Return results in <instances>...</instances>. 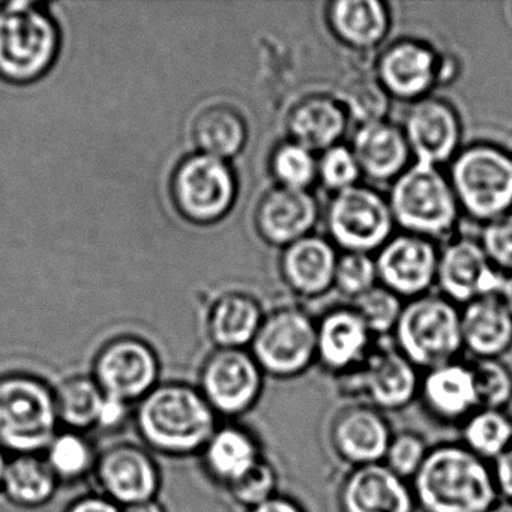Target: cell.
Masks as SVG:
<instances>
[{
    "label": "cell",
    "mask_w": 512,
    "mask_h": 512,
    "mask_svg": "<svg viewBox=\"0 0 512 512\" xmlns=\"http://www.w3.org/2000/svg\"><path fill=\"white\" fill-rule=\"evenodd\" d=\"M410 485L421 512H487L500 499L491 464L461 442L431 446Z\"/></svg>",
    "instance_id": "obj_1"
},
{
    "label": "cell",
    "mask_w": 512,
    "mask_h": 512,
    "mask_svg": "<svg viewBox=\"0 0 512 512\" xmlns=\"http://www.w3.org/2000/svg\"><path fill=\"white\" fill-rule=\"evenodd\" d=\"M211 404L196 386L188 383L157 385L137 409V427L143 439L163 454H202L218 430Z\"/></svg>",
    "instance_id": "obj_2"
},
{
    "label": "cell",
    "mask_w": 512,
    "mask_h": 512,
    "mask_svg": "<svg viewBox=\"0 0 512 512\" xmlns=\"http://www.w3.org/2000/svg\"><path fill=\"white\" fill-rule=\"evenodd\" d=\"M61 52V29L46 5L0 4V79L29 85L46 76Z\"/></svg>",
    "instance_id": "obj_3"
},
{
    "label": "cell",
    "mask_w": 512,
    "mask_h": 512,
    "mask_svg": "<svg viewBox=\"0 0 512 512\" xmlns=\"http://www.w3.org/2000/svg\"><path fill=\"white\" fill-rule=\"evenodd\" d=\"M388 202L395 226L431 241L451 236L460 220L451 181L433 164L415 161L392 182Z\"/></svg>",
    "instance_id": "obj_4"
},
{
    "label": "cell",
    "mask_w": 512,
    "mask_h": 512,
    "mask_svg": "<svg viewBox=\"0 0 512 512\" xmlns=\"http://www.w3.org/2000/svg\"><path fill=\"white\" fill-rule=\"evenodd\" d=\"M56 392L29 374L0 377V448L16 455L38 454L59 433Z\"/></svg>",
    "instance_id": "obj_5"
},
{
    "label": "cell",
    "mask_w": 512,
    "mask_h": 512,
    "mask_svg": "<svg viewBox=\"0 0 512 512\" xmlns=\"http://www.w3.org/2000/svg\"><path fill=\"white\" fill-rule=\"evenodd\" d=\"M392 337L394 346L422 373L457 361L463 352L460 310L442 295L410 299Z\"/></svg>",
    "instance_id": "obj_6"
},
{
    "label": "cell",
    "mask_w": 512,
    "mask_h": 512,
    "mask_svg": "<svg viewBox=\"0 0 512 512\" xmlns=\"http://www.w3.org/2000/svg\"><path fill=\"white\" fill-rule=\"evenodd\" d=\"M461 212L473 220H496L512 208V152L472 143L451 161L448 175Z\"/></svg>",
    "instance_id": "obj_7"
},
{
    "label": "cell",
    "mask_w": 512,
    "mask_h": 512,
    "mask_svg": "<svg viewBox=\"0 0 512 512\" xmlns=\"http://www.w3.org/2000/svg\"><path fill=\"white\" fill-rule=\"evenodd\" d=\"M248 350L269 379H298L317 364V322L301 308H275Z\"/></svg>",
    "instance_id": "obj_8"
},
{
    "label": "cell",
    "mask_w": 512,
    "mask_h": 512,
    "mask_svg": "<svg viewBox=\"0 0 512 512\" xmlns=\"http://www.w3.org/2000/svg\"><path fill=\"white\" fill-rule=\"evenodd\" d=\"M239 182L229 161L188 155L170 179L173 205L185 220L199 226L220 223L235 208Z\"/></svg>",
    "instance_id": "obj_9"
},
{
    "label": "cell",
    "mask_w": 512,
    "mask_h": 512,
    "mask_svg": "<svg viewBox=\"0 0 512 512\" xmlns=\"http://www.w3.org/2000/svg\"><path fill=\"white\" fill-rule=\"evenodd\" d=\"M325 223L332 244L344 253H376L395 229L388 197L361 184L332 197Z\"/></svg>",
    "instance_id": "obj_10"
},
{
    "label": "cell",
    "mask_w": 512,
    "mask_h": 512,
    "mask_svg": "<svg viewBox=\"0 0 512 512\" xmlns=\"http://www.w3.org/2000/svg\"><path fill=\"white\" fill-rule=\"evenodd\" d=\"M268 377L248 349H215L203 362L199 386L218 416L241 418L253 412Z\"/></svg>",
    "instance_id": "obj_11"
},
{
    "label": "cell",
    "mask_w": 512,
    "mask_h": 512,
    "mask_svg": "<svg viewBox=\"0 0 512 512\" xmlns=\"http://www.w3.org/2000/svg\"><path fill=\"white\" fill-rule=\"evenodd\" d=\"M422 371L395 346H374L367 361L349 376V395L380 412H401L418 398Z\"/></svg>",
    "instance_id": "obj_12"
},
{
    "label": "cell",
    "mask_w": 512,
    "mask_h": 512,
    "mask_svg": "<svg viewBox=\"0 0 512 512\" xmlns=\"http://www.w3.org/2000/svg\"><path fill=\"white\" fill-rule=\"evenodd\" d=\"M446 62L431 44L403 38L382 50L373 73L389 98L413 104L445 83Z\"/></svg>",
    "instance_id": "obj_13"
},
{
    "label": "cell",
    "mask_w": 512,
    "mask_h": 512,
    "mask_svg": "<svg viewBox=\"0 0 512 512\" xmlns=\"http://www.w3.org/2000/svg\"><path fill=\"white\" fill-rule=\"evenodd\" d=\"M160 362L146 341L119 337L107 343L94 362L95 382L107 397L130 404L157 386Z\"/></svg>",
    "instance_id": "obj_14"
},
{
    "label": "cell",
    "mask_w": 512,
    "mask_h": 512,
    "mask_svg": "<svg viewBox=\"0 0 512 512\" xmlns=\"http://www.w3.org/2000/svg\"><path fill=\"white\" fill-rule=\"evenodd\" d=\"M439 256L440 251L431 239L398 233L374 256L380 284L409 301L428 295L437 283Z\"/></svg>",
    "instance_id": "obj_15"
},
{
    "label": "cell",
    "mask_w": 512,
    "mask_h": 512,
    "mask_svg": "<svg viewBox=\"0 0 512 512\" xmlns=\"http://www.w3.org/2000/svg\"><path fill=\"white\" fill-rule=\"evenodd\" d=\"M95 475L103 496L121 508L155 502L160 488V472L154 458L130 443L106 449L95 463Z\"/></svg>",
    "instance_id": "obj_16"
},
{
    "label": "cell",
    "mask_w": 512,
    "mask_h": 512,
    "mask_svg": "<svg viewBox=\"0 0 512 512\" xmlns=\"http://www.w3.org/2000/svg\"><path fill=\"white\" fill-rule=\"evenodd\" d=\"M503 281L505 275L491 265L476 239L460 238L440 251L436 284L442 296L455 305H466L482 296H499Z\"/></svg>",
    "instance_id": "obj_17"
},
{
    "label": "cell",
    "mask_w": 512,
    "mask_h": 512,
    "mask_svg": "<svg viewBox=\"0 0 512 512\" xmlns=\"http://www.w3.org/2000/svg\"><path fill=\"white\" fill-rule=\"evenodd\" d=\"M392 434L386 413L356 401L335 413L329 443L335 457L353 469L383 463Z\"/></svg>",
    "instance_id": "obj_18"
},
{
    "label": "cell",
    "mask_w": 512,
    "mask_h": 512,
    "mask_svg": "<svg viewBox=\"0 0 512 512\" xmlns=\"http://www.w3.org/2000/svg\"><path fill=\"white\" fill-rule=\"evenodd\" d=\"M404 134L416 161L440 167L451 163L461 149L460 113L443 98L427 97L410 106Z\"/></svg>",
    "instance_id": "obj_19"
},
{
    "label": "cell",
    "mask_w": 512,
    "mask_h": 512,
    "mask_svg": "<svg viewBox=\"0 0 512 512\" xmlns=\"http://www.w3.org/2000/svg\"><path fill=\"white\" fill-rule=\"evenodd\" d=\"M374 338L350 305L332 308L317 320V365L338 379L349 376L367 361Z\"/></svg>",
    "instance_id": "obj_20"
},
{
    "label": "cell",
    "mask_w": 512,
    "mask_h": 512,
    "mask_svg": "<svg viewBox=\"0 0 512 512\" xmlns=\"http://www.w3.org/2000/svg\"><path fill=\"white\" fill-rule=\"evenodd\" d=\"M319 218V202L310 190L275 185L260 197L254 211V227L265 244L283 250L313 235Z\"/></svg>",
    "instance_id": "obj_21"
},
{
    "label": "cell",
    "mask_w": 512,
    "mask_h": 512,
    "mask_svg": "<svg viewBox=\"0 0 512 512\" xmlns=\"http://www.w3.org/2000/svg\"><path fill=\"white\" fill-rule=\"evenodd\" d=\"M341 512H418L412 485L383 463L353 467L338 488Z\"/></svg>",
    "instance_id": "obj_22"
},
{
    "label": "cell",
    "mask_w": 512,
    "mask_h": 512,
    "mask_svg": "<svg viewBox=\"0 0 512 512\" xmlns=\"http://www.w3.org/2000/svg\"><path fill=\"white\" fill-rule=\"evenodd\" d=\"M338 257L331 239L319 235L299 239L281 251V280L299 298H320L334 289Z\"/></svg>",
    "instance_id": "obj_23"
},
{
    "label": "cell",
    "mask_w": 512,
    "mask_h": 512,
    "mask_svg": "<svg viewBox=\"0 0 512 512\" xmlns=\"http://www.w3.org/2000/svg\"><path fill=\"white\" fill-rule=\"evenodd\" d=\"M419 400L431 418L446 425H461L479 409L470 362L461 359L424 371Z\"/></svg>",
    "instance_id": "obj_24"
},
{
    "label": "cell",
    "mask_w": 512,
    "mask_h": 512,
    "mask_svg": "<svg viewBox=\"0 0 512 512\" xmlns=\"http://www.w3.org/2000/svg\"><path fill=\"white\" fill-rule=\"evenodd\" d=\"M350 148L362 176L373 182H394L412 166L413 155L403 128L386 119L361 125Z\"/></svg>",
    "instance_id": "obj_25"
},
{
    "label": "cell",
    "mask_w": 512,
    "mask_h": 512,
    "mask_svg": "<svg viewBox=\"0 0 512 512\" xmlns=\"http://www.w3.org/2000/svg\"><path fill=\"white\" fill-rule=\"evenodd\" d=\"M325 17L332 37L358 53L379 49L392 28L389 5L380 0H335Z\"/></svg>",
    "instance_id": "obj_26"
},
{
    "label": "cell",
    "mask_w": 512,
    "mask_h": 512,
    "mask_svg": "<svg viewBox=\"0 0 512 512\" xmlns=\"http://www.w3.org/2000/svg\"><path fill=\"white\" fill-rule=\"evenodd\" d=\"M349 113L337 95L311 94L301 98L287 115L289 140L310 149L325 152L340 145L349 128Z\"/></svg>",
    "instance_id": "obj_27"
},
{
    "label": "cell",
    "mask_w": 512,
    "mask_h": 512,
    "mask_svg": "<svg viewBox=\"0 0 512 512\" xmlns=\"http://www.w3.org/2000/svg\"><path fill=\"white\" fill-rule=\"evenodd\" d=\"M463 350L475 359H502L512 347V314L500 296H482L460 310Z\"/></svg>",
    "instance_id": "obj_28"
},
{
    "label": "cell",
    "mask_w": 512,
    "mask_h": 512,
    "mask_svg": "<svg viewBox=\"0 0 512 512\" xmlns=\"http://www.w3.org/2000/svg\"><path fill=\"white\" fill-rule=\"evenodd\" d=\"M206 472L229 488L253 469L265 454L253 431L238 424L220 425L202 451Z\"/></svg>",
    "instance_id": "obj_29"
},
{
    "label": "cell",
    "mask_w": 512,
    "mask_h": 512,
    "mask_svg": "<svg viewBox=\"0 0 512 512\" xmlns=\"http://www.w3.org/2000/svg\"><path fill=\"white\" fill-rule=\"evenodd\" d=\"M265 314L251 293L230 290L218 296L208 314V335L215 349H250Z\"/></svg>",
    "instance_id": "obj_30"
},
{
    "label": "cell",
    "mask_w": 512,
    "mask_h": 512,
    "mask_svg": "<svg viewBox=\"0 0 512 512\" xmlns=\"http://www.w3.org/2000/svg\"><path fill=\"white\" fill-rule=\"evenodd\" d=\"M191 136L200 154L230 161L244 151L250 128L241 110L230 104H214L197 113Z\"/></svg>",
    "instance_id": "obj_31"
},
{
    "label": "cell",
    "mask_w": 512,
    "mask_h": 512,
    "mask_svg": "<svg viewBox=\"0 0 512 512\" xmlns=\"http://www.w3.org/2000/svg\"><path fill=\"white\" fill-rule=\"evenodd\" d=\"M58 484V476L50 469L46 458L23 454L8 461L0 490H4L14 505L37 508L52 499Z\"/></svg>",
    "instance_id": "obj_32"
},
{
    "label": "cell",
    "mask_w": 512,
    "mask_h": 512,
    "mask_svg": "<svg viewBox=\"0 0 512 512\" xmlns=\"http://www.w3.org/2000/svg\"><path fill=\"white\" fill-rule=\"evenodd\" d=\"M460 427V442L487 463L512 445V418L506 410L476 409Z\"/></svg>",
    "instance_id": "obj_33"
},
{
    "label": "cell",
    "mask_w": 512,
    "mask_h": 512,
    "mask_svg": "<svg viewBox=\"0 0 512 512\" xmlns=\"http://www.w3.org/2000/svg\"><path fill=\"white\" fill-rule=\"evenodd\" d=\"M55 392L61 424L80 433L97 427L106 394L94 377H70Z\"/></svg>",
    "instance_id": "obj_34"
},
{
    "label": "cell",
    "mask_w": 512,
    "mask_h": 512,
    "mask_svg": "<svg viewBox=\"0 0 512 512\" xmlns=\"http://www.w3.org/2000/svg\"><path fill=\"white\" fill-rule=\"evenodd\" d=\"M269 173L277 187L310 190L311 185L317 182L316 154L287 139L272 151Z\"/></svg>",
    "instance_id": "obj_35"
},
{
    "label": "cell",
    "mask_w": 512,
    "mask_h": 512,
    "mask_svg": "<svg viewBox=\"0 0 512 512\" xmlns=\"http://www.w3.org/2000/svg\"><path fill=\"white\" fill-rule=\"evenodd\" d=\"M46 461L59 481H74L94 469L97 457L80 431L68 430L56 434L47 446Z\"/></svg>",
    "instance_id": "obj_36"
},
{
    "label": "cell",
    "mask_w": 512,
    "mask_h": 512,
    "mask_svg": "<svg viewBox=\"0 0 512 512\" xmlns=\"http://www.w3.org/2000/svg\"><path fill=\"white\" fill-rule=\"evenodd\" d=\"M338 100L346 107L350 121L365 125L385 121L389 100L385 89L377 82L376 76L361 73L341 86Z\"/></svg>",
    "instance_id": "obj_37"
},
{
    "label": "cell",
    "mask_w": 512,
    "mask_h": 512,
    "mask_svg": "<svg viewBox=\"0 0 512 512\" xmlns=\"http://www.w3.org/2000/svg\"><path fill=\"white\" fill-rule=\"evenodd\" d=\"M479 409L506 410L512 401V371L502 359L470 362Z\"/></svg>",
    "instance_id": "obj_38"
},
{
    "label": "cell",
    "mask_w": 512,
    "mask_h": 512,
    "mask_svg": "<svg viewBox=\"0 0 512 512\" xmlns=\"http://www.w3.org/2000/svg\"><path fill=\"white\" fill-rule=\"evenodd\" d=\"M350 307L361 316L374 337H385L394 332L404 304L400 296L377 284L364 295L353 299Z\"/></svg>",
    "instance_id": "obj_39"
},
{
    "label": "cell",
    "mask_w": 512,
    "mask_h": 512,
    "mask_svg": "<svg viewBox=\"0 0 512 512\" xmlns=\"http://www.w3.org/2000/svg\"><path fill=\"white\" fill-rule=\"evenodd\" d=\"M361 178V167L350 146L340 143L317 158V182L334 196L356 187Z\"/></svg>",
    "instance_id": "obj_40"
},
{
    "label": "cell",
    "mask_w": 512,
    "mask_h": 512,
    "mask_svg": "<svg viewBox=\"0 0 512 512\" xmlns=\"http://www.w3.org/2000/svg\"><path fill=\"white\" fill-rule=\"evenodd\" d=\"M280 476L277 467L268 457H263L253 469L248 470L241 479L226 488L236 505L251 509L266 500L277 496Z\"/></svg>",
    "instance_id": "obj_41"
},
{
    "label": "cell",
    "mask_w": 512,
    "mask_h": 512,
    "mask_svg": "<svg viewBox=\"0 0 512 512\" xmlns=\"http://www.w3.org/2000/svg\"><path fill=\"white\" fill-rule=\"evenodd\" d=\"M376 259L373 254L343 253L335 269L334 289L350 301L377 286Z\"/></svg>",
    "instance_id": "obj_42"
},
{
    "label": "cell",
    "mask_w": 512,
    "mask_h": 512,
    "mask_svg": "<svg viewBox=\"0 0 512 512\" xmlns=\"http://www.w3.org/2000/svg\"><path fill=\"white\" fill-rule=\"evenodd\" d=\"M430 448L425 437L418 431H397L392 434L383 464L410 482L424 464Z\"/></svg>",
    "instance_id": "obj_43"
},
{
    "label": "cell",
    "mask_w": 512,
    "mask_h": 512,
    "mask_svg": "<svg viewBox=\"0 0 512 512\" xmlns=\"http://www.w3.org/2000/svg\"><path fill=\"white\" fill-rule=\"evenodd\" d=\"M479 242L494 268L512 274V212L485 223Z\"/></svg>",
    "instance_id": "obj_44"
},
{
    "label": "cell",
    "mask_w": 512,
    "mask_h": 512,
    "mask_svg": "<svg viewBox=\"0 0 512 512\" xmlns=\"http://www.w3.org/2000/svg\"><path fill=\"white\" fill-rule=\"evenodd\" d=\"M499 496L512 502V445L491 463Z\"/></svg>",
    "instance_id": "obj_45"
},
{
    "label": "cell",
    "mask_w": 512,
    "mask_h": 512,
    "mask_svg": "<svg viewBox=\"0 0 512 512\" xmlns=\"http://www.w3.org/2000/svg\"><path fill=\"white\" fill-rule=\"evenodd\" d=\"M128 413V403L118 400V398L107 397L104 400L103 409H101L100 419L97 427L116 428L125 421Z\"/></svg>",
    "instance_id": "obj_46"
},
{
    "label": "cell",
    "mask_w": 512,
    "mask_h": 512,
    "mask_svg": "<svg viewBox=\"0 0 512 512\" xmlns=\"http://www.w3.org/2000/svg\"><path fill=\"white\" fill-rule=\"evenodd\" d=\"M65 512H122V508L101 494V496L82 497L68 506Z\"/></svg>",
    "instance_id": "obj_47"
},
{
    "label": "cell",
    "mask_w": 512,
    "mask_h": 512,
    "mask_svg": "<svg viewBox=\"0 0 512 512\" xmlns=\"http://www.w3.org/2000/svg\"><path fill=\"white\" fill-rule=\"evenodd\" d=\"M247 512H307L304 506L293 499V497L286 496V494L278 493L272 499L248 509Z\"/></svg>",
    "instance_id": "obj_48"
},
{
    "label": "cell",
    "mask_w": 512,
    "mask_h": 512,
    "mask_svg": "<svg viewBox=\"0 0 512 512\" xmlns=\"http://www.w3.org/2000/svg\"><path fill=\"white\" fill-rule=\"evenodd\" d=\"M500 299H502L503 304L508 308L509 313L512 314V274H509L508 277H505V281H503L502 290H500Z\"/></svg>",
    "instance_id": "obj_49"
},
{
    "label": "cell",
    "mask_w": 512,
    "mask_h": 512,
    "mask_svg": "<svg viewBox=\"0 0 512 512\" xmlns=\"http://www.w3.org/2000/svg\"><path fill=\"white\" fill-rule=\"evenodd\" d=\"M122 512H164V509L157 502L146 503V505L131 506L122 508Z\"/></svg>",
    "instance_id": "obj_50"
},
{
    "label": "cell",
    "mask_w": 512,
    "mask_h": 512,
    "mask_svg": "<svg viewBox=\"0 0 512 512\" xmlns=\"http://www.w3.org/2000/svg\"><path fill=\"white\" fill-rule=\"evenodd\" d=\"M487 512H512L511 500L499 499Z\"/></svg>",
    "instance_id": "obj_51"
},
{
    "label": "cell",
    "mask_w": 512,
    "mask_h": 512,
    "mask_svg": "<svg viewBox=\"0 0 512 512\" xmlns=\"http://www.w3.org/2000/svg\"><path fill=\"white\" fill-rule=\"evenodd\" d=\"M8 460L5 457L4 449L0 448V487H2V479H4L5 469H7Z\"/></svg>",
    "instance_id": "obj_52"
}]
</instances>
